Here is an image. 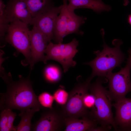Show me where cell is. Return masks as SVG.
<instances>
[{
	"label": "cell",
	"mask_w": 131,
	"mask_h": 131,
	"mask_svg": "<svg viewBox=\"0 0 131 131\" xmlns=\"http://www.w3.org/2000/svg\"><path fill=\"white\" fill-rule=\"evenodd\" d=\"M65 117L62 111L53 108L42 112L39 119L32 124L31 131H57L65 126Z\"/></svg>",
	"instance_id": "ba28073f"
},
{
	"label": "cell",
	"mask_w": 131,
	"mask_h": 131,
	"mask_svg": "<svg viewBox=\"0 0 131 131\" xmlns=\"http://www.w3.org/2000/svg\"><path fill=\"white\" fill-rule=\"evenodd\" d=\"M30 30L28 25L16 21L9 24L5 37L6 41L25 56V59L23 63L24 65L30 64L31 61Z\"/></svg>",
	"instance_id": "277c9868"
},
{
	"label": "cell",
	"mask_w": 131,
	"mask_h": 131,
	"mask_svg": "<svg viewBox=\"0 0 131 131\" xmlns=\"http://www.w3.org/2000/svg\"><path fill=\"white\" fill-rule=\"evenodd\" d=\"M116 110L114 120L118 128L123 131L131 130V98L125 97L112 105Z\"/></svg>",
	"instance_id": "7c38bea8"
},
{
	"label": "cell",
	"mask_w": 131,
	"mask_h": 131,
	"mask_svg": "<svg viewBox=\"0 0 131 131\" xmlns=\"http://www.w3.org/2000/svg\"><path fill=\"white\" fill-rule=\"evenodd\" d=\"M131 64L127 60L125 66L121 68L119 71L115 73L111 72L106 76L109 89L106 93L111 101L115 102L124 98L131 92Z\"/></svg>",
	"instance_id": "8992f818"
},
{
	"label": "cell",
	"mask_w": 131,
	"mask_h": 131,
	"mask_svg": "<svg viewBox=\"0 0 131 131\" xmlns=\"http://www.w3.org/2000/svg\"><path fill=\"white\" fill-rule=\"evenodd\" d=\"M53 95L56 102L63 107L68 100L69 93L66 90L63 86H61L54 92Z\"/></svg>",
	"instance_id": "44dd1931"
},
{
	"label": "cell",
	"mask_w": 131,
	"mask_h": 131,
	"mask_svg": "<svg viewBox=\"0 0 131 131\" xmlns=\"http://www.w3.org/2000/svg\"><path fill=\"white\" fill-rule=\"evenodd\" d=\"M105 78L98 76L96 81L89 85V90L95 98L94 107L90 112L89 116L101 126L111 128L115 130L118 128L113 118L111 101L106 93V88L102 85Z\"/></svg>",
	"instance_id": "3957f363"
},
{
	"label": "cell",
	"mask_w": 131,
	"mask_h": 131,
	"mask_svg": "<svg viewBox=\"0 0 131 131\" xmlns=\"http://www.w3.org/2000/svg\"><path fill=\"white\" fill-rule=\"evenodd\" d=\"M69 11L66 35L73 33L81 35L83 34V32L80 30L79 28L85 23L87 18L77 15L74 13V11L69 10Z\"/></svg>",
	"instance_id": "e0dca14e"
},
{
	"label": "cell",
	"mask_w": 131,
	"mask_h": 131,
	"mask_svg": "<svg viewBox=\"0 0 131 131\" xmlns=\"http://www.w3.org/2000/svg\"><path fill=\"white\" fill-rule=\"evenodd\" d=\"M63 5L54 7L49 11L32 17L30 24L36 27L48 39L49 42L53 39L54 30L58 15L60 13Z\"/></svg>",
	"instance_id": "9c48e42d"
},
{
	"label": "cell",
	"mask_w": 131,
	"mask_h": 131,
	"mask_svg": "<svg viewBox=\"0 0 131 131\" xmlns=\"http://www.w3.org/2000/svg\"><path fill=\"white\" fill-rule=\"evenodd\" d=\"M95 101V96L92 94L86 93L83 96V103L84 107L87 109H92L94 106Z\"/></svg>",
	"instance_id": "603a6c76"
},
{
	"label": "cell",
	"mask_w": 131,
	"mask_h": 131,
	"mask_svg": "<svg viewBox=\"0 0 131 131\" xmlns=\"http://www.w3.org/2000/svg\"><path fill=\"white\" fill-rule=\"evenodd\" d=\"M5 12L9 23L19 21L28 25L32 18L24 0H9L6 5Z\"/></svg>",
	"instance_id": "8fae6325"
},
{
	"label": "cell",
	"mask_w": 131,
	"mask_h": 131,
	"mask_svg": "<svg viewBox=\"0 0 131 131\" xmlns=\"http://www.w3.org/2000/svg\"><path fill=\"white\" fill-rule=\"evenodd\" d=\"M6 5L2 0H0V35L2 39L7 32L9 25L6 14Z\"/></svg>",
	"instance_id": "ffe728a7"
},
{
	"label": "cell",
	"mask_w": 131,
	"mask_h": 131,
	"mask_svg": "<svg viewBox=\"0 0 131 131\" xmlns=\"http://www.w3.org/2000/svg\"><path fill=\"white\" fill-rule=\"evenodd\" d=\"M90 82L87 79L84 82H79L70 92L68 100L62 107L65 117L80 118L89 116L90 113L83 105V99L88 92Z\"/></svg>",
	"instance_id": "52a82bcc"
},
{
	"label": "cell",
	"mask_w": 131,
	"mask_h": 131,
	"mask_svg": "<svg viewBox=\"0 0 131 131\" xmlns=\"http://www.w3.org/2000/svg\"><path fill=\"white\" fill-rule=\"evenodd\" d=\"M65 131H90L97 127L98 123L89 116L81 118L65 117Z\"/></svg>",
	"instance_id": "5bb4252c"
},
{
	"label": "cell",
	"mask_w": 131,
	"mask_h": 131,
	"mask_svg": "<svg viewBox=\"0 0 131 131\" xmlns=\"http://www.w3.org/2000/svg\"><path fill=\"white\" fill-rule=\"evenodd\" d=\"M32 17L46 12L55 7L53 0H24Z\"/></svg>",
	"instance_id": "2e32d148"
},
{
	"label": "cell",
	"mask_w": 131,
	"mask_h": 131,
	"mask_svg": "<svg viewBox=\"0 0 131 131\" xmlns=\"http://www.w3.org/2000/svg\"><path fill=\"white\" fill-rule=\"evenodd\" d=\"M127 21L128 23L131 26V13L128 16Z\"/></svg>",
	"instance_id": "4316f807"
},
{
	"label": "cell",
	"mask_w": 131,
	"mask_h": 131,
	"mask_svg": "<svg viewBox=\"0 0 131 131\" xmlns=\"http://www.w3.org/2000/svg\"><path fill=\"white\" fill-rule=\"evenodd\" d=\"M128 57L127 60L129 61L131 64V49H129L128 50Z\"/></svg>",
	"instance_id": "484cf974"
},
{
	"label": "cell",
	"mask_w": 131,
	"mask_h": 131,
	"mask_svg": "<svg viewBox=\"0 0 131 131\" xmlns=\"http://www.w3.org/2000/svg\"><path fill=\"white\" fill-rule=\"evenodd\" d=\"M16 115V113L14 112L11 110L8 109V120L7 127L9 131H16V126L13 125V122Z\"/></svg>",
	"instance_id": "d4e9b609"
},
{
	"label": "cell",
	"mask_w": 131,
	"mask_h": 131,
	"mask_svg": "<svg viewBox=\"0 0 131 131\" xmlns=\"http://www.w3.org/2000/svg\"><path fill=\"white\" fill-rule=\"evenodd\" d=\"M8 109L1 111L0 114V131H9L7 127Z\"/></svg>",
	"instance_id": "cb8c5ba5"
},
{
	"label": "cell",
	"mask_w": 131,
	"mask_h": 131,
	"mask_svg": "<svg viewBox=\"0 0 131 131\" xmlns=\"http://www.w3.org/2000/svg\"><path fill=\"white\" fill-rule=\"evenodd\" d=\"M30 38L31 59L30 64L31 69L37 62H43L45 51L49 42L45 36L36 27L33 26L30 30Z\"/></svg>",
	"instance_id": "30bf717a"
},
{
	"label": "cell",
	"mask_w": 131,
	"mask_h": 131,
	"mask_svg": "<svg viewBox=\"0 0 131 131\" xmlns=\"http://www.w3.org/2000/svg\"><path fill=\"white\" fill-rule=\"evenodd\" d=\"M69 1L67 7L71 11L77 9L85 8L92 9L99 13L103 11H109L111 7L103 3L101 0H67Z\"/></svg>",
	"instance_id": "9a60e30c"
},
{
	"label": "cell",
	"mask_w": 131,
	"mask_h": 131,
	"mask_svg": "<svg viewBox=\"0 0 131 131\" xmlns=\"http://www.w3.org/2000/svg\"><path fill=\"white\" fill-rule=\"evenodd\" d=\"M79 41L75 38L69 43H62L55 44L51 41L49 42L46 47L44 63L46 64L47 61L52 60L56 61L62 66L64 72L66 73L71 67H74L76 62L73 58L78 52L77 48Z\"/></svg>",
	"instance_id": "5b68a950"
},
{
	"label": "cell",
	"mask_w": 131,
	"mask_h": 131,
	"mask_svg": "<svg viewBox=\"0 0 131 131\" xmlns=\"http://www.w3.org/2000/svg\"><path fill=\"white\" fill-rule=\"evenodd\" d=\"M124 1L123 5L124 6H126L128 5L129 1V0H123Z\"/></svg>",
	"instance_id": "83f0119b"
},
{
	"label": "cell",
	"mask_w": 131,
	"mask_h": 131,
	"mask_svg": "<svg viewBox=\"0 0 131 131\" xmlns=\"http://www.w3.org/2000/svg\"><path fill=\"white\" fill-rule=\"evenodd\" d=\"M29 76L25 78L20 75L19 80L14 81L10 74L4 73L1 75L7 84V89L5 93H0V111L16 109L23 112L36 107L45 108L40 103L33 90Z\"/></svg>",
	"instance_id": "6da1fadb"
},
{
	"label": "cell",
	"mask_w": 131,
	"mask_h": 131,
	"mask_svg": "<svg viewBox=\"0 0 131 131\" xmlns=\"http://www.w3.org/2000/svg\"><path fill=\"white\" fill-rule=\"evenodd\" d=\"M38 99L41 105L45 108L51 109L54 100L53 95L47 92H44L38 97Z\"/></svg>",
	"instance_id": "7402d4cb"
},
{
	"label": "cell",
	"mask_w": 131,
	"mask_h": 131,
	"mask_svg": "<svg viewBox=\"0 0 131 131\" xmlns=\"http://www.w3.org/2000/svg\"><path fill=\"white\" fill-rule=\"evenodd\" d=\"M61 76L60 69L56 65H48L44 70V78L46 81L48 83L53 84L57 83L61 79Z\"/></svg>",
	"instance_id": "d6986e66"
},
{
	"label": "cell",
	"mask_w": 131,
	"mask_h": 131,
	"mask_svg": "<svg viewBox=\"0 0 131 131\" xmlns=\"http://www.w3.org/2000/svg\"><path fill=\"white\" fill-rule=\"evenodd\" d=\"M62 10L56 19L54 30L53 39L57 43H62L64 37L66 36L69 10L67 0H63Z\"/></svg>",
	"instance_id": "4fadbf2b"
},
{
	"label": "cell",
	"mask_w": 131,
	"mask_h": 131,
	"mask_svg": "<svg viewBox=\"0 0 131 131\" xmlns=\"http://www.w3.org/2000/svg\"><path fill=\"white\" fill-rule=\"evenodd\" d=\"M101 32L104 43L103 50L101 51H94L96 57L90 61L84 63V64L90 66L92 68V73L88 78L90 81L96 76L106 78L115 68L117 66L121 67V64L124 61L125 58V55L120 48L123 43L122 41L119 39L114 40L112 43L115 47H110L105 42L104 30L102 29Z\"/></svg>",
	"instance_id": "7a4b0ae2"
},
{
	"label": "cell",
	"mask_w": 131,
	"mask_h": 131,
	"mask_svg": "<svg viewBox=\"0 0 131 131\" xmlns=\"http://www.w3.org/2000/svg\"><path fill=\"white\" fill-rule=\"evenodd\" d=\"M41 109L36 107L27 109L25 111L21 112L18 114L20 117V121L18 125L16 126V131H29L31 130V120L34 114Z\"/></svg>",
	"instance_id": "ac0fdd59"
}]
</instances>
